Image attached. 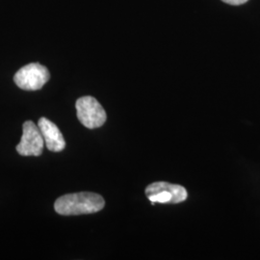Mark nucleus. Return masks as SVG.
<instances>
[{
  "label": "nucleus",
  "mask_w": 260,
  "mask_h": 260,
  "mask_svg": "<svg viewBox=\"0 0 260 260\" xmlns=\"http://www.w3.org/2000/svg\"><path fill=\"white\" fill-rule=\"evenodd\" d=\"M38 126L43 134L47 149L50 151L59 152L65 149V139L55 123L47 118H41L38 121Z\"/></svg>",
  "instance_id": "obj_6"
},
{
  "label": "nucleus",
  "mask_w": 260,
  "mask_h": 260,
  "mask_svg": "<svg viewBox=\"0 0 260 260\" xmlns=\"http://www.w3.org/2000/svg\"><path fill=\"white\" fill-rule=\"evenodd\" d=\"M224 3H228V4H231V5H234V6H237V5H242L244 3H246L248 0H222Z\"/></svg>",
  "instance_id": "obj_7"
},
{
  "label": "nucleus",
  "mask_w": 260,
  "mask_h": 260,
  "mask_svg": "<svg viewBox=\"0 0 260 260\" xmlns=\"http://www.w3.org/2000/svg\"><path fill=\"white\" fill-rule=\"evenodd\" d=\"M146 196L154 204H179L184 202L188 193L183 186L173 184L164 181L151 183L146 188Z\"/></svg>",
  "instance_id": "obj_2"
},
{
  "label": "nucleus",
  "mask_w": 260,
  "mask_h": 260,
  "mask_svg": "<svg viewBox=\"0 0 260 260\" xmlns=\"http://www.w3.org/2000/svg\"><path fill=\"white\" fill-rule=\"evenodd\" d=\"M77 118L85 127L93 129L101 127L106 121V113L93 96H82L75 103Z\"/></svg>",
  "instance_id": "obj_3"
},
{
  "label": "nucleus",
  "mask_w": 260,
  "mask_h": 260,
  "mask_svg": "<svg viewBox=\"0 0 260 260\" xmlns=\"http://www.w3.org/2000/svg\"><path fill=\"white\" fill-rule=\"evenodd\" d=\"M22 136L17 146V151L22 156H40L43 152L45 140L33 121H25L22 125Z\"/></svg>",
  "instance_id": "obj_5"
},
{
  "label": "nucleus",
  "mask_w": 260,
  "mask_h": 260,
  "mask_svg": "<svg viewBox=\"0 0 260 260\" xmlns=\"http://www.w3.org/2000/svg\"><path fill=\"white\" fill-rule=\"evenodd\" d=\"M49 78V72L45 66L31 63L18 71L14 76V81L24 91H38L46 85Z\"/></svg>",
  "instance_id": "obj_4"
},
{
  "label": "nucleus",
  "mask_w": 260,
  "mask_h": 260,
  "mask_svg": "<svg viewBox=\"0 0 260 260\" xmlns=\"http://www.w3.org/2000/svg\"><path fill=\"white\" fill-rule=\"evenodd\" d=\"M105 205L101 195L91 192H80L60 197L54 204L55 211L60 215L73 216L99 212Z\"/></svg>",
  "instance_id": "obj_1"
}]
</instances>
